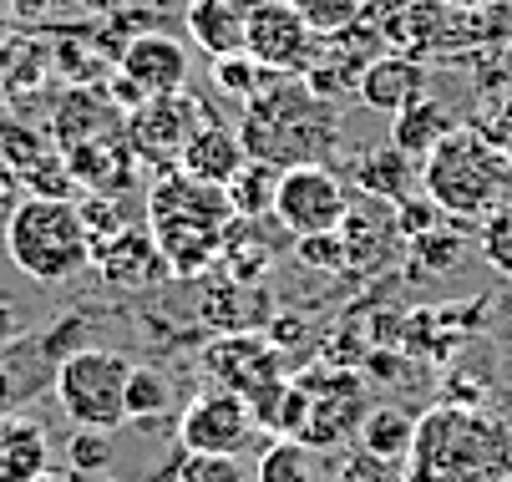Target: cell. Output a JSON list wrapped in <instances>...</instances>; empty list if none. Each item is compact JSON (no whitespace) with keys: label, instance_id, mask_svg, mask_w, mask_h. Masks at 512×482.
I'll use <instances>...</instances> for the list:
<instances>
[{"label":"cell","instance_id":"obj_1","mask_svg":"<svg viewBox=\"0 0 512 482\" xmlns=\"http://www.w3.org/2000/svg\"><path fill=\"white\" fill-rule=\"evenodd\" d=\"M406 482H507L512 477V422L487 406L436 401L421 411L406 457Z\"/></svg>","mask_w":512,"mask_h":482},{"label":"cell","instance_id":"obj_2","mask_svg":"<svg viewBox=\"0 0 512 482\" xmlns=\"http://www.w3.org/2000/svg\"><path fill=\"white\" fill-rule=\"evenodd\" d=\"M421 188L447 219H487L512 193V163L482 127H447L421 158Z\"/></svg>","mask_w":512,"mask_h":482},{"label":"cell","instance_id":"obj_3","mask_svg":"<svg viewBox=\"0 0 512 482\" xmlns=\"http://www.w3.org/2000/svg\"><path fill=\"white\" fill-rule=\"evenodd\" d=\"M6 259L31 285H71L92 264V234L71 198L26 193L6 214Z\"/></svg>","mask_w":512,"mask_h":482},{"label":"cell","instance_id":"obj_4","mask_svg":"<svg viewBox=\"0 0 512 482\" xmlns=\"http://www.w3.org/2000/svg\"><path fill=\"white\" fill-rule=\"evenodd\" d=\"M127 376L132 361L122 351L107 346H82L66 361H56V406L66 411L71 427H97V432H117L127 422Z\"/></svg>","mask_w":512,"mask_h":482},{"label":"cell","instance_id":"obj_5","mask_svg":"<svg viewBox=\"0 0 512 482\" xmlns=\"http://www.w3.org/2000/svg\"><path fill=\"white\" fill-rule=\"evenodd\" d=\"M325 36L310 31V21L289 6V0H254L244 6V51L279 77H305L320 61Z\"/></svg>","mask_w":512,"mask_h":482},{"label":"cell","instance_id":"obj_6","mask_svg":"<svg viewBox=\"0 0 512 482\" xmlns=\"http://www.w3.org/2000/svg\"><path fill=\"white\" fill-rule=\"evenodd\" d=\"M274 219L305 239V234H335L350 219V193L325 163H295L279 173L274 188Z\"/></svg>","mask_w":512,"mask_h":482},{"label":"cell","instance_id":"obj_7","mask_svg":"<svg viewBox=\"0 0 512 482\" xmlns=\"http://www.w3.org/2000/svg\"><path fill=\"white\" fill-rule=\"evenodd\" d=\"M259 437V417L254 406L218 386V391H198L183 411H178V447L183 452H218V457H239L249 452V442Z\"/></svg>","mask_w":512,"mask_h":482},{"label":"cell","instance_id":"obj_8","mask_svg":"<svg viewBox=\"0 0 512 482\" xmlns=\"http://www.w3.org/2000/svg\"><path fill=\"white\" fill-rule=\"evenodd\" d=\"M198 102L188 92H173V97H148V102H137L122 122L127 132V143L137 153V163H153L158 173H173L178 158H183V143H188V132L198 127Z\"/></svg>","mask_w":512,"mask_h":482},{"label":"cell","instance_id":"obj_9","mask_svg":"<svg viewBox=\"0 0 512 482\" xmlns=\"http://www.w3.org/2000/svg\"><path fill=\"white\" fill-rule=\"evenodd\" d=\"M305 391V432L300 442L305 447H335L345 437L360 432V417L371 406H365V391L350 371H315L305 381H295Z\"/></svg>","mask_w":512,"mask_h":482},{"label":"cell","instance_id":"obj_10","mask_svg":"<svg viewBox=\"0 0 512 482\" xmlns=\"http://www.w3.org/2000/svg\"><path fill=\"white\" fill-rule=\"evenodd\" d=\"M148 224H203V229H224L234 224V198L218 183H198L188 173H163L148 193Z\"/></svg>","mask_w":512,"mask_h":482},{"label":"cell","instance_id":"obj_11","mask_svg":"<svg viewBox=\"0 0 512 482\" xmlns=\"http://www.w3.org/2000/svg\"><path fill=\"white\" fill-rule=\"evenodd\" d=\"M117 77L148 102V97H173L188 87V51L183 41H173L168 31H148V36H132L117 51Z\"/></svg>","mask_w":512,"mask_h":482},{"label":"cell","instance_id":"obj_12","mask_svg":"<svg viewBox=\"0 0 512 482\" xmlns=\"http://www.w3.org/2000/svg\"><path fill=\"white\" fill-rule=\"evenodd\" d=\"M92 264H97V274H102V285L117 290V295L148 290L158 274L168 269V259H163L153 229H132V224H127L122 234H112L107 244H97V249H92Z\"/></svg>","mask_w":512,"mask_h":482},{"label":"cell","instance_id":"obj_13","mask_svg":"<svg viewBox=\"0 0 512 482\" xmlns=\"http://www.w3.org/2000/svg\"><path fill=\"white\" fill-rule=\"evenodd\" d=\"M66 168L77 183H87L92 193H122L137 183V153L127 143V132H112V137H97V143H82V148H66Z\"/></svg>","mask_w":512,"mask_h":482},{"label":"cell","instance_id":"obj_14","mask_svg":"<svg viewBox=\"0 0 512 482\" xmlns=\"http://www.w3.org/2000/svg\"><path fill=\"white\" fill-rule=\"evenodd\" d=\"M249 163L244 153V137L229 132L224 122H198L188 132V143H183V158H178V173L198 178V183H218V188H229V178Z\"/></svg>","mask_w":512,"mask_h":482},{"label":"cell","instance_id":"obj_15","mask_svg":"<svg viewBox=\"0 0 512 482\" xmlns=\"http://www.w3.org/2000/svg\"><path fill=\"white\" fill-rule=\"evenodd\" d=\"M122 122H127V112L112 107L102 92L71 87V92L61 97L56 117H51V132H56V143H61V153H66V148H82V143H97V137L122 132Z\"/></svg>","mask_w":512,"mask_h":482},{"label":"cell","instance_id":"obj_16","mask_svg":"<svg viewBox=\"0 0 512 482\" xmlns=\"http://www.w3.org/2000/svg\"><path fill=\"white\" fill-rule=\"evenodd\" d=\"M421 87H426V72H421V61H411V56H376L360 72V82H355L360 102L371 112H386V117L406 112L421 97Z\"/></svg>","mask_w":512,"mask_h":482},{"label":"cell","instance_id":"obj_17","mask_svg":"<svg viewBox=\"0 0 512 482\" xmlns=\"http://www.w3.org/2000/svg\"><path fill=\"white\" fill-rule=\"evenodd\" d=\"M183 31L208 61L234 56V51H244V6L239 0H188Z\"/></svg>","mask_w":512,"mask_h":482},{"label":"cell","instance_id":"obj_18","mask_svg":"<svg viewBox=\"0 0 512 482\" xmlns=\"http://www.w3.org/2000/svg\"><path fill=\"white\" fill-rule=\"evenodd\" d=\"M51 472V437L41 422L6 417L0 422V482H36Z\"/></svg>","mask_w":512,"mask_h":482},{"label":"cell","instance_id":"obj_19","mask_svg":"<svg viewBox=\"0 0 512 482\" xmlns=\"http://www.w3.org/2000/svg\"><path fill=\"white\" fill-rule=\"evenodd\" d=\"M416 422H421V417H416V411H406V406H371V411L360 417L355 442H360V452L406 467L411 442H416Z\"/></svg>","mask_w":512,"mask_h":482},{"label":"cell","instance_id":"obj_20","mask_svg":"<svg viewBox=\"0 0 512 482\" xmlns=\"http://www.w3.org/2000/svg\"><path fill=\"white\" fill-rule=\"evenodd\" d=\"M173 417V381L163 366H137L127 376V422L132 427H158Z\"/></svg>","mask_w":512,"mask_h":482},{"label":"cell","instance_id":"obj_21","mask_svg":"<svg viewBox=\"0 0 512 482\" xmlns=\"http://www.w3.org/2000/svg\"><path fill=\"white\" fill-rule=\"evenodd\" d=\"M447 127H457V122L447 117V107H442V102L416 97L406 112H396V148H401V153H411V158H426V148H431Z\"/></svg>","mask_w":512,"mask_h":482},{"label":"cell","instance_id":"obj_22","mask_svg":"<svg viewBox=\"0 0 512 482\" xmlns=\"http://www.w3.org/2000/svg\"><path fill=\"white\" fill-rule=\"evenodd\" d=\"M274 163H259L249 158L234 178H229V198H234V214H269L274 209V188H279V173H269Z\"/></svg>","mask_w":512,"mask_h":482},{"label":"cell","instance_id":"obj_23","mask_svg":"<svg viewBox=\"0 0 512 482\" xmlns=\"http://www.w3.org/2000/svg\"><path fill=\"white\" fill-rule=\"evenodd\" d=\"M477 249H482V259L502 274V280H512V193L497 203L487 219H477Z\"/></svg>","mask_w":512,"mask_h":482},{"label":"cell","instance_id":"obj_24","mask_svg":"<svg viewBox=\"0 0 512 482\" xmlns=\"http://www.w3.org/2000/svg\"><path fill=\"white\" fill-rule=\"evenodd\" d=\"M107 467H112V432L77 427V432L66 437V472H71V477L92 482V477H102Z\"/></svg>","mask_w":512,"mask_h":482},{"label":"cell","instance_id":"obj_25","mask_svg":"<svg viewBox=\"0 0 512 482\" xmlns=\"http://www.w3.org/2000/svg\"><path fill=\"white\" fill-rule=\"evenodd\" d=\"M289 6L310 21L315 36H340V31H350V26L365 16V6H371V0H289Z\"/></svg>","mask_w":512,"mask_h":482},{"label":"cell","instance_id":"obj_26","mask_svg":"<svg viewBox=\"0 0 512 482\" xmlns=\"http://www.w3.org/2000/svg\"><path fill=\"white\" fill-rule=\"evenodd\" d=\"M173 482H254L244 457H218V452H183Z\"/></svg>","mask_w":512,"mask_h":482},{"label":"cell","instance_id":"obj_27","mask_svg":"<svg viewBox=\"0 0 512 482\" xmlns=\"http://www.w3.org/2000/svg\"><path fill=\"white\" fill-rule=\"evenodd\" d=\"M259 82H264V66H259L249 51H234V56H218V61H213V87L224 92V97L249 102V97L259 92Z\"/></svg>","mask_w":512,"mask_h":482},{"label":"cell","instance_id":"obj_28","mask_svg":"<svg viewBox=\"0 0 512 482\" xmlns=\"http://www.w3.org/2000/svg\"><path fill=\"white\" fill-rule=\"evenodd\" d=\"M330 482H406V472L396 462H381L371 452H345L330 472Z\"/></svg>","mask_w":512,"mask_h":482},{"label":"cell","instance_id":"obj_29","mask_svg":"<svg viewBox=\"0 0 512 482\" xmlns=\"http://www.w3.org/2000/svg\"><path fill=\"white\" fill-rule=\"evenodd\" d=\"M300 249V259L305 264H315V269H345L350 264V244H345V234L335 229V234H305V239H295Z\"/></svg>","mask_w":512,"mask_h":482},{"label":"cell","instance_id":"obj_30","mask_svg":"<svg viewBox=\"0 0 512 482\" xmlns=\"http://www.w3.org/2000/svg\"><path fill=\"white\" fill-rule=\"evenodd\" d=\"M482 132L492 137V143L502 148V158L512 163V97H507V102H502V107L487 117V127H482Z\"/></svg>","mask_w":512,"mask_h":482},{"label":"cell","instance_id":"obj_31","mask_svg":"<svg viewBox=\"0 0 512 482\" xmlns=\"http://www.w3.org/2000/svg\"><path fill=\"white\" fill-rule=\"evenodd\" d=\"M16 340H21V310H16L6 295H0V351L16 346Z\"/></svg>","mask_w":512,"mask_h":482},{"label":"cell","instance_id":"obj_32","mask_svg":"<svg viewBox=\"0 0 512 482\" xmlns=\"http://www.w3.org/2000/svg\"><path fill=\"white\" fill-rule=\"evenodd\" d=\"M16 371H11V361L6 356H0V422H6L11 417V411H16Z\"/></svg>","mask_w":512,"mask_h":482},{"label":"cell","instance_id":"obj_33","mask_svg":"<svg viewBox=\"0 0 512 482\" xmlns=\"http://www.w3.org/2000/svg\"><path fill=\"white\" fill-rule=\"evenodd\" d=\"M51 6H66V0H11V21H41Z\"/></svg>","mask_w":512,"mask_h":482},{"label":"cell","instance_id":"obj_34","mask_svg":"<svg viewBox=\"0 0 512 482\" xmlns=\"http://www.w3.org/2000/svg\"><path fill=\"white\" fill-rule=\"evenodd\" d=\"M442 6H452V11H467V16H482V11H497L502 0H442Z\"/></svg>","mask_w":512,"mask_h":482},{"label":"cell","instance_id":"obj_35","mask_svg":"<svg viewBox=\"0 0 512 482\" xmlns=\"http://www.w3.org/2000/svg\"><path fill=\"white\" fill-rule=\"evenodd\" d=\"M36 482H82V477H71V472H41Z\"/></svg>","mask_w":512,"mask_h":482},{"label":"cell","instance_id":"obj_36","mask_svg":"<svg viewBox=\"0 0 512 482\" xmlns=\"http://www.w3.org/2000/svg\"><path fill=\"white\" fill-rule=\"evenodd\" d=\"M6 36H11V11L0 6V46H6Z\"/></svg>","mask_w":512,"mask_h":482},{"label":"cell","instance_id":"obj_37","mask_svg":"<svg viewBox=\"0 0 512 482\" xmlns=\"http://www.w3.org/2000/svg\"><path fill=\"white\" fill-rule=\"evenodd\" d=\"M66 6H92V0H66Z\"/></svg>","mask_w":512,"mask_h":482},{"label":"cell","instance_id":"obj_38","mask_svg":"<svg viewBox=\"0 0 512 482\" xmlns=\"http://www.w3.org/2000/svg\"><path fill=\"white\" fill-rule=\"evenodd\" d=\"M102 482H112V477H102Z\"/></svg>","mask_w":512,"mask_h":482},{"label":"cell","instance_id":"obj_39","mask_svg":"<svg viewBox=\"0 0 512 482\" xmlns=\"http://www.w3.org/2000/svg\"><path fill=\"white\" fill-rule=\"evenodd\" d=\"M507 482H512V477H507Z\"/></svg>","mask_w":512,"mask_h":482}]
</instances>
